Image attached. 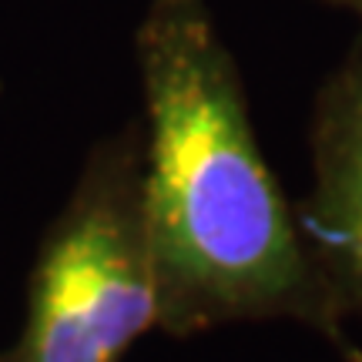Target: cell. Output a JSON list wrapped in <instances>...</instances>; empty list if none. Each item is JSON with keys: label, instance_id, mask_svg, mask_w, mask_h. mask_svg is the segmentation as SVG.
Segmentation results:
<instances>
[{"label": "cell", "instance_id": "cell-1", "mask_svg": "<svg viewBox=\"0 0 362 362\" xmlns=\"http://www.w3.org/2000/svg\"><path fill=\"white\" fill-rule=\"evenodd\" d=\"M144 94L141 215L158 329L194 336L235 322L309 325L362 362L315 269L296 208L262 155L242 71L205 0H151L138 34Z\"/></svg>", "mask_w": 362, "mask_h": 362}, {"label": "cell", "instance_id": "cell-2", "mask_svg": "<svg viewBox=\"0 0 362 362\" xmlns=\"http://www.w3.org/2000/svg\"><path fill=\"white\" fill-rule=\"evenodd\" d=\"M158 282L141 215V128L94 144L27 279L24 329L7 362H121L158 329Z\"/></svg>", "mask_w": 362, "mask_h": 362}, {"label": "cell", "instance_id": "cell-3", "mask_svg": "<svg viewBox=\"0 0 362 362\" xmlns=\"http://www.w3.org/2000/svg\"><path fill=\"white\" fill-rule=\"evenodd\" d=\"M309 151L312 192L296 208L298 228L342 315L362 319V51L315 94Z\"/></svg>", "mask_w": 362, "mask_h": 362}, {"label": "cell", "instance_id": "cell-4", "mask_svg": "<svg viewBox=\"0 0 362 362\" xmlns=\"http://www.w3.org/2000/svg\"><path fill=\"white\" fill-rule=\"evenodd\" d=\"M325 4H332V7H342V11H352L356 17H359V11H362V0H325Z\"/></svg>", "mask_w": 362, "mask_h": 362}, {"label": "cell", "instance_id": "cell-5", "mask_svg": "<svg viewBox=\"0 0 362 362\" xmlns=\"http://www.w3.org/2000/svg\"><path fill=\"white\" fill-rule=\"evenodd\" d=\"M0 362H7V359H4V352H0Z\"/></svg>", "mask_w": 362, "mask_h": 362}, {"label": "cell", "instance_id": "cell-6", "mask_svg": "<svg viewBox=\"0 0 362 362\" xmlns=\"http://www.w3.org/2000/svg\"><path fill=\"white\" fill-rule=\"evenodd\" d=\"M359 17H362V11H359Z\"/></svg>", "mask_w": 362, "mask_h": 362}]
</instances>
